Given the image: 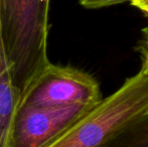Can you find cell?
Returning a JSON list of instances; mask_svg holds the SVG:
<instances>
[{
	"label": "cell",
	"instance_id": "obj_1",
	"mask_svg": "<svg viewBox=\"0 0 148 147\" xmlns=\"http://www.w3.org/2000/svg\"><path fill=\"white\" fill-rule=\"evenodd\" d=\"M49 10V0H0V36L20 95L51 63Z\"/></svg>",
	"mask_w": 148,
	"mask_h": 147
},
{
	"label": "cell",
	"instance_id": "obj_2",
	"mask_svg": "<svg viewBox=\"0 0 148 147\" xmlns=\"http://www.w3.org/2000/svg\"><path fill=\"white\" fill-rule=\"evenodd\" d=\"M148 111V73L141 69L102 99L51 147H100L109 136Z\"/></svg>",
	"mask_w": 148,
	"mask_h": 147
},
{
	"label": "cell",
	"instance_id": "obj_3",
	"mask_svg": "<svg viewBox=\"0 0 148 147\" xmlns=\"http://www.w3.org/2000/svg\"><path fill=\"white\" fill-rule=\"evenodd\" d=\"M102 100L98 83L90 75L49 63L20 96L19 104L41 108L95 106Z\"/></svg>",
	"mask_w": 148,
	"mask_h": 147
},
{
	"label": "cell",
	"instance_id": "obj_4",
	"mask_svg": "<svg viewBox=\"0 0 148 147\" xmlns=\"http://www.w3.org/2000/svg\"><path fill=\"white\" fill-rule=\"evenodd\" d=\"M94 106L74 105L64 108L18 105L6 147H51Z\"/></svg>",
	"mask_w": 148,
	"mask_h": 147
},
{
	"label": "cell",
	"instance_id": "obj_5",
	"mask_svg": "<svg viewBox=\"0 0 148 147\" xmlns=\"http://www.w3.org/2000/svg\"><path fill=\"white\" fill-rule=\"evenodd\" d=\"M19 100L20 94L13 83L0 36V147H6L10 126Z\"/></svg>",
	"mask_w": 148,
	"mask_h": 147
},
{
	"label": "cell",
	"instance_id": "obj_6",
	"mask_svg": "<svg viewBox=\"0 0 148 147\" xmlns=\"http://www.w3.org/2000/svg\"><path fill=\"white\" fill-rule=\"evenodd\" d=\"M100 147H148V111L122 126Z\"/></svg>",
	"mask_w": 148,
	"mask_h": 147
},
{
	"label": "cell",
	"instance_id": "obj_7",
	"mask_svg": "<svg viewBox=\"0 0 148 147\" xmlns=\"http://www.w3.org/2000/svg\"><path fill=\"white\" fill-rule=\"evenodd\" d=\"M129 0H79L80 4L88 9H97V8L107 7V6L120 4Z\"/></svg>",
	"mask_w": 148,
	"mask_h": 147
},
{
	"label": "cell",
	"instance_id": "obj_8",
	"mask_svg": "<svg viewBox=\"0 0 148 147\" xmlns=\"http://www.w3.org/2000/svg\"><path fill=\"white\" fill-rule=\"evenodd\" d=\"M129 1L133 6L139 8L148 15V0H129Z\"/></svg>",
	"mask_w": 148,
	"mask_h": 147
},
{
	"label": "cell",
	"instance_id": "obj_9",
	"mask_svg": "<svg viewBox=\"0 0 148 147\" xmlns=\"http://www.w3.org/2000/svg\"><path fill=\"white\" fill-rule=\"evenodd\" d=\"M143 69L148 73V41H147V45H146V51H145V59H144V64H143Z\"/></svg>",
	"mask_w": 148,
	"mask_h": 147
}]
</instances>
